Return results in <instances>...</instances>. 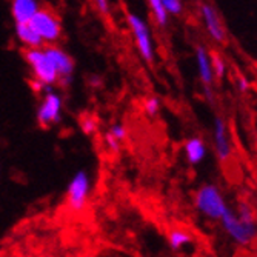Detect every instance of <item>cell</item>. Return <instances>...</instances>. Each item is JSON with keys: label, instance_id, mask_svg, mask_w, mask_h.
<instances>
[{"label": "cell", "instance_id": "1", "mask_svg": "<svg viewBox=\"0 0 257 257\" xmlns=\"http://www.w3.org/2000/svg\"><path fill=\"white\" fill-rule=\"evenodd\" d=\"M193 203L196 211L208 220H220L229 208L225 196L214 183H205L194 193Z\"/></svg>", "mask_w": 257, "mask_h": 257}, {"label": "cell", "instance_id": "2", "mask_svg": "<svg viewBox=\"0 0 257 257\" xmlns=\"http://www.w3.org/2000/svg\"><path fill=\"white\" fill-rule=\"evenodd\" d=\"M23 57H25L36 80H39L45 86H53L59 83V74L54 68V63L51 62L50 56L45 53L43 46L42 48H33V50L25 48Z\"/></svg>", "mask_w": 257, "mask_h": 257}, {"label": "cell", "instance_id": "3", "mask_svg": "<svg viewBox=\"0 0 257 257\" xmlns=\"http://www.w3.org/2000/svg\"><path fill=\"white\" fill-rule=\"evenodd\" d=\"M219 222L222 223V228L229 236V239L240 246H248L257 239V222L242 220L231 208L226 209V213Z\"/></svg>", "mask_w": 257, "mask_h": 257}, {"label": "cell", "instance_id": "4", "mask_svg": "<svg viewBox=\"0 0 257 257\" xmlns=\"http://www.w3.org/2000/svg\"><path fill=\"white\" fill-rule=\"evenodd\" d=\"M91 194V179L86 171H79L69 180L65 202L71 213H82L89 202Z\"/></svg>", "mask_w": 257, "mask_h": 257}, {"label": "cell", "instance_id": "5", "mask_svg": "<svg viewBox=\"0 0 257 257\" xmlns=\"http://www.w3.org/2000/svg\"><path fill=\"white\" fill-rule=\"evenodd\" d=\"M30 25L37 31L45 45H56V42L62 37V22L50 8L40 7V10L30 20Z\"/></svg>", "mask_w": 257, "mask_h": 257}, {"label": "cell", "instance_id": "6", "mask_svg": "<svg viewBox=\"0 0 257 257\" xmlns=\"http://www.w3.org/2000/svg\"><path fill=\"white\" fill-rule=\"evenodd\" d=\"M128 25L131 28V33L134 36L137 50L147 62H153L154 60V45H153V37H151V31L147 25V22L139 17L134 13L128 14Z\"/></svg>", "mask_w": 257, "mask_h": 257}, {"label": "cell", "instance_id": "7", "mask_svg": "<svg viewBox=\"0 0 257 257\" xmlns=\"http://www.w3.org/2000/svg\"><path fill=\"white\" fill-rule=\"evenodd\" d=\"M62 120V99L57 92L46 91L37 108V123L42 128H50Z\"/></svg>", "mask_w": 257, "mask_h": 257}, {"label": "cell", "instance_id": "8", "mask_svg": "<svg viewBox=\"0 0 257 257\" xmlns=\"http://www.w3.org/2000/svg\"><path fill=\"white\" fill-rule=\"evenodd\" d=\"M43 50L50 56L51 62L54 63V68L59 74V83L63 86H68L73 82V74H74L73 57L57 45H43Z\"/></svg>", "mask_w": 257, "mask_h": 257}, {"label": "cell", "instance_id": "9", "mask_svg": "<svg viewBox=\"0 0 257 257\" xmlns=\"http://www.w3.org/2000/svg\"><path fill=\"white\" fill-rule=\"evenodd\" d=\"M214 147L216 154L220 163H226L231 159L232 148L229 142V134L226 130V123L222 117H217L214 122Z\"/></svg>", "mask_w": 257, "mask_h": 257}, {"label": "cell", "instance_id": "10", "mask_svg": "<svg viewBox=\"0 0 257 257\" xmlns=\"http://www.w3.org/2000/svg\"><path fill=\"white\" fill-rule=\"evenodd\" d=\"M196 60H197L200 80L205 85V94L209 100H213L211 85L214 80V73H213V68H211V57H209L208 51L203 48V46H197L196 48Z\"/></svg>", "mask_w": 257, "mask_h": 257}, {"label": "cell", "instance_id": "11", "mask_svg": "<svg viewBox=\"0 0 257 257\" xmlns=\"http://www.w3.org/2000/svg\"><path fill=\"white\" fill-rule=\"evenodd\" d=\"M200 11H202V17H203L205 27H206V31L209 33V36H211L216 42H223L226 37V33H225V28L222 25L216 10L211 5L203 4L200 7Z\"/></svg>", "mask_w": 257, "mask_h": 257}, {"label": "cell", "instance_id": "12", "mask_svg": "<svg viewBox=\"0 0 257 257\" xmlns=\"http://www.w3.org/2000/svg\"><path fill=\"white\" fill-rule=\"evenodd\" d=\"M39 10V0H11V16L16 25L17 23H30Z\"/></svg>", "mask_w": 257, "mask_h": 257}, {"label": "cell", "instance_id": "13", "mask_svg": "<svg viewBox=\"0 0 257 257\" xmlns=\"http://www.w3.org/2000/svg\"><path fill=\"white\" fill-rule=\"evenodd\" d=\"M16 37L28 50L42 48V46L45 45L42 37L37 34V31L30 25V23H17L16 25Z\"/></svg>", "mask_w": 257, "mask_h": 257}, {"label": "cell", "instance_id": "14", "mask_svg": "<svg viewBox=\"0 0 257 257\" xmlns=\"http://www.w3.org/2000/svg\"><path fill=\"white\" fill-rule=\"evenodd\" d=\"M185 156L191 165H199L206 156V145L202 137H191L185 142Z\"/></svg>", "mask_w": 257, "mask_h": 257}, {"label": "cell", "instance_id": "15", "mask_svg": "<svg viewBox=\"0 0 257 257\" xmlns=\"http://www.w3.org/2000/svg\"><path fill=\"white\" fill-rule=\"evenodd\" d=\"M193 242V236L190 231L182 229V228H174L170 231L168 234V243L171 246V249L174 251H180L185 246H188Z\"/></svg>", "mask_w": 257, "mask_h": 257}, {"label": "cell", "instance_id": "16", "mask_svg": "<svg viewBox=\"0 0 257 257\" xmlns=\"http://www.w3.org/2000/svg\"><path fill=\"white\" fill-rule=\"evenodd\" d=\"M148 5L151 8V13H153V17L154 20L157 22V25L160 27H167V23H168V13L167 10L163 8L162 5V0H148Z\"/></svg>", "mask_w": 257, "mask_h": 257}, {"label": "cell", "instance_id": "17", "mask_svg": "<svg viewBox=\"0 0 257 257\" xmlns=\"http://www.w3.org/2000/svg\"><path fill=\"white\" fill-rule=\"evenodd\" d=\"M209 57H211V68H213L214 76L217 79H222L225 76V62L222 60V57L217 53H211Z\"/></svg>", "mask_w": 257, "mask_h": 257}, {"label": "cell", "instance_id": "18", "mask_svg": "<svg viewBox=\"0 0 257 257\" xmlns=\"http://www.w3.org/2000/svg\"><path fill=\"white\" fill-rule=\"evenodd\" d=\"M108 134H111L115 140H119V142H125V139L128 136V131L126 128L122 125V123H114L109 130H108Z\"/></svg>", "mask_w": 257, "mask_h": 257}, {"label": "cell", "instance_id": "19", "mask_svg": "<svg viewBox=\"0 0 257 257\" xmlns=\"http://www.w3.org/2000/svg\"><path fill=\"white\" fill-rule=\"evenodd\" d=\"M162 5L168 14L179 16L182 13V0H162Z\"/></svg>", "mask_w": 257, "mask_h": 257}, {"label": "cell", "instance_id": "20", "mask_svg": "<svg viewBox=\"0 0 257 257\" xmlns=\"http://www.w3.org/2000/svg\"><path fill=\"white\" fill-rule=\"evenodd\" d=\"M80 126H82L83 133H86V134H94L96 130H97V123H96L94 119L91 117V115H85V117L82 119V122H80Z\"/></svg>", "mask_w": 257, "mask_h": 257}, {"label": "cell", "instance_id": "21", "mask_svg": "<svg viewBox=\"0 0 257 257\" xmlns=\"http://www.w3.org/2000/svg\"><path fill=\"white\" fill-rule=\"evenodd\" d=\"M144 106H145V112L148 115H156L159 112V109H160V100L157 97H150V99L145 100Z\"/></svg>", "mask_w": 257, "mask_h": 257}, {"label": "cell", "instance_id": "22", "mask_svg": "<svg viewBox=\"0 0 257 257\" xmlns=\"http://www.w3.org/2000/svg\"><path fill=\"white\" fill-rule=\"evenodd\" d=\"M103 142H105V145H106V148L109 150V151H112V153H119L120 151V142L119 140H115L111 134H105V137H103Z\"/></svg>", "mask_w": 257, "mask_h": 257}, {"label": "cell", "instance_id": "23", "mask_svg": "<svg viewBox=\"0 0 257 257\" xmlns=\"http://www.w3.org/2000/svg\"><path fill=\"white\" fill-rule=\"evenodd\" d=\"M94 5H96V8H97V11H99V14H102V16H109V0H94Z\"/></svg>", "mask_w": 257, "mask_h": 257}, {"label": "cell", "instance_id": "24", "mask_svg": "<svg viewBox=\"0 0 257 257\" xmlns=\"http://www.w3.org/2000/svg\"><path fill=\"white\" fill-rule=\"evenodd\" d=\"M239 86H240L242 91H246L248 89V82H246L245 77H239Z\"/></svg>", "mask_w": 257, "mask_h": 257}]
</instances>
